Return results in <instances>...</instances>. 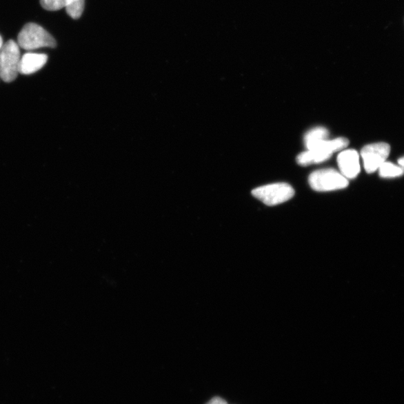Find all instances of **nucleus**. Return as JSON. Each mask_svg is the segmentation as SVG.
<instances>
[{
  "mask_svg": "<svg viewBox=\"0 0 404 404\" xmlns=\"http://www.w3.org/2000/svg\"><path fill=\"white\" fill-rule=\"evenodd\" d=\"M207 404H228L227 402L221 398H214L210 400Z\"/></svg>",
  "mask_w": 404,
  "mask_h": 404,
  "instance_id": "11",
  "label": "nucleus"
},
{
  "mask_svg": "<svg viewBox=\"0 0 404 404\" xmlns=\"http://www.w3.org/2000/svg\"><path fill=\"white\" fill-rule=\"evenodd\" d=\"M390 145L385 143L370 144L365 146L361 151L364 168L372 174L378 170L380 167L387 160L390 154Z\"/></svg>",
  "mask_w": 404,
  "mask_h": 404,
  "instance_id": "5",
  "label": "nucleus"
},
{
  "mask_svg": "<svg viewBox=\"0 0 404 404\" xmlns=\"http://www.w3.org/2000/svg\"><path fill=\"white\" fill-rule=\"evenodd\" d=\"M378 171L380 176L383 179L399 178L404 174V170L399 165L387 161L382 164Z\"/></svg>",
  "mask_w": 404,
  "mask_h": 404,
  "instance_id": "10",
  "label": "nucleus"
},
{
  "mask_svg": "<svg viewBox=\"0 0 404 404\" xmlns=\"http://www.w3.org/2000/svg\"><path fill=\"white\" fill-rule=\"evenodd\" d=\"M3 47V39L1 38V37H0V49H1Z\"/></svg>",
  "mask_w": 404,
  "mask_h": 404,
  "instance_id": "13",
  "label": "nucleus"
},
{
  "mask_svg": "<svg viewBox=\"0 0 404 404\" xmlns=\"http://www.w3.org/2000/svg\"><path fill=\"white\" fill-rule=\"evenodd\" d=\"M330 132L323 127L314 128L310 130L305 136V145L308 150H312L323 140L328 139Z\"/></svg>",
  "mask_w": 404,
  "mask_h": 404,
  "instance_id": "9",
  "label": "nucleus"
},
{
  "mask_svg": "<svg viewBox=\"0 0 404 404\" xmlns=\"http://www.w3.org/2000/svg\"><path fill=\"white\" fill-rule=\"evenodd\" d=\"M337 161L341 173L348 180L356 179L361 170L359 154L353 149L342 151L338 156Z\"/></svg>",
  "mask_w": 404,
  "mask_h": 404,
  "instance_id": "6",
  "label": "nucleus"
},
{
  "mask_svg": "<svg viewBox=\"0 0 404 404\" xmlns=\"http://www.w3.org/2000/svg\"><path fill=\"white\" fill-rule=\"evenodd\" d=\"M332 154L321 150V149H312L299 154L296 162L302 166L310 165L323 163L330 159Z\"/></svg>",
  "mask_w": 404,
  "mask_h": 404,
  "instance_id": "8",
  "label": "nucleus"
},
{
  "mask_svg": "<svg viewBox=\"0 0 404 404\" xmlns=\"http://www.w3.org/2000/svg\"><path fill=\"white\" fill-rule=\"evenodd\" d=\"M252 194L267 206H276L293 198L295 192L287 183H275L254 189Z\"/></svg>",
  "mask_w": 404,
  "mask_h": 404,
  "instance_id": "3",
  "label": "nucleus"
},
{
  "mask_svg": "<svg viewBox=\"0 0 404 404\" xmlns=\"http://www.w3.org/2000/svg\"><path fill=\"white\" fill-rule=\"evenodd\" d=\"M19 46L8 41L0 49V78L6 83H12L19 74L21 61Z\"/></svg>",
  "mask_w": 404,
  "mask_h": 404,
  "instance_id": "2",
  "label": "nucleus"
},
{
  "mask_svg": "<svg viewBox=\"0 0 404 404\" xmlns=\"http://www.w3.org/2000/svg\"><path fill=\"white\" fill-rule=\"evenodd\" d=\"M19 46L26 50L41 48H56L57 41L51 34L37 23L24 26L19 36Z\"/></svg>",
  "mask_w": 404,
  "mask_h": 404,
  "instance_id": "1",
  "label": "nucleus"
},
{
  "mask_svg": "<svg viewBox=\"0 0 404 404\" xmlns=\"http://www.w3.org/2000/svg\"><path fill=\"white\" fill-rule=\"evenodd\" d=\"M309 183L311 188L319 192H328L345 189L349 181L343 174L333 169L315 171L310 174Z\"/></svg>",
  "mask_w": 404,
  "mask_h": 404,
  "instance_id": "4",
  "label": "nucleus"
},
{
  "mask_svg": "<svg viewBox=\"0 0 404 404\" xmlns=\"http://www.w3.org/2000/svg\"><path fill=\"white\" fill-rule=\"evenodd\" d=\"M398 165L401 167V168L404 170V156L400 158L398 160Z\"/></svg>",
  "mask_w": 404,
  "mask_h": 404,
  "instance_id": "12",
  "label": "nucleus"
},
{
  "mask_svg": "<svg viewBox=\"0 0 404 404\" xmlns=\"http://www.w3.org/2000/svg\"><path fill=\"white\" fill-rule=\"evenodd\" d=\"M48 56L28 52L21 58L19 73L29 75L37 72L47 63Z\"/></svg>",
  "mask_w": 404,
  "mask_h": 404,
  "instance_id": "7",
  "label": "nucleus"
}]
</instances>
